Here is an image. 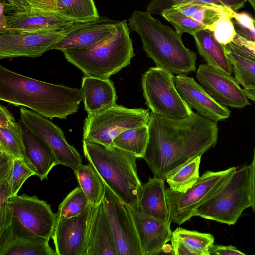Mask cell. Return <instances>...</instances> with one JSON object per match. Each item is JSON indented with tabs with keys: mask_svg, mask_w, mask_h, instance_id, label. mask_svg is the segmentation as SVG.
I'll list each match as a JSON object with an SVG mask.
<instances>
[{
	"mask_svg": "<svg viewBox=\"0 0 255 255\" xmlns=\"http://www.w3.org/2000/svg\"><path fill=\"white\" fill-rule=\"evenodd\" d=\"M149 139L143 158L154 177L165 180L190 160L216 146L217 123L193 112L172 119L151 112Z\"/></svg>",
	"mask_w": 255,
	"mask_h": 255,
	"instance_id": "1",
	"label": "cell"
},
{
	"mask_svg": "<svg viewBox=\"0 0 255 255\" xmlns=\"http://www.w3.org/2000/svg\"><path fill=\"white\" fill-rule=\"evenodd\" d=\"M0 100L26 107L52 120L67 119L78 112L81 89L36 80L0 65Z\"/></svg>",
	"mask_w": 255,
	"mask_h": 255,
	"instance_id": "2",
	"label": "cell"
},
{
	"mask_svg": "<svg viewBox=\"0 0 255 255\" xmlns=\"http://www.w3.org/2000/svg\"><path fill=\"white\" fill-rule=\"evenodd\" d=\"M128 21L129 29L139 36L143 49L156 67L173 75L196 71V54L185 47L181 34L147 11H134Z\"/></svg>",
	"mask_w": 255,
	"mask_h": 255,
	"instance_id": "3",
	"label": "cell"
},
{
	"mask_svg": "<svg viewBox=\"0 0 255 255\" xmlns=\"http://www.w3.org/2000/svg\"><path fill=\"white\" fill-rule=\"evenodd\" d=\"M84 156L105 184L128 206L138 205L142 184L136 156L114 146L83 139Z\"/></svg>",
	"mask_w": 255,
	"mask_h": 255,
	"instance_id": "4",
	"label": "cell"
},
{
	"mask_svg": "<svg viewBox=\"0 0 255 255\" xmlns=\"http://www.w3.org/2000/svg\"><path fill=\"white\" fill-rule=\"evenodd\" d=\"M129 28L126 20L119 21L112 32L93 46L63 51L69 63L85 76L109 79L128 66L134 56Z\"/></svg>",
	"mask_w": 255,
	"mask_h": 255,
	"instance_id": "5",
	"label": "cell"
},
{
	"mask_svg": "<svg viewBox=\"0 0 255 255\" xmlns=\"http://www.w3.org/2000/svg\"><path fill=\"white\" fill-rule=\"evenodd\" d=\"M252 204L251 166L236 170L221 190L199 207L194 216L234 225Z\"/></svg>",
	"mask_w": 255,
	"mask_h": 255,
	"instance_id": "6",
	"label": "cell"
},
{
	"mask_svg": "<svg viewBox=\"0 0 255 255\" xmlns=\"http://www.w3.org/2000/svg\"><path fill=\"white\" fill-rule=\"evenodd\" d=\"M8 202L12 221L2 233L49 240L52 238L56 215L50 204L36 196L25 194L10 197Z\"/></svg>",
	"mask_w": 255,
	"mask_h": 255,
	"instance_id": "7",
	"label": "cell"
},
{
	"mask_svg": "<svg viewBox=\"0 0 255 255\" xmlns=\"http://www.w3.org/2000/svg\"><path fill=\"white\" fill-rule=\"evenodd\" d=\"M150 113L148 109H130L116 104L88 115L83 138L112 146L114 139L125 130L147 125Z\"/></svg>",
	"mask_w": 255,
	"mask_h": 255,
	"instance_id": "8",
	"label": "cell"
},
{
	"mask_svg": "<svg viewBox=\"0 0 255 255\" xmlns=\"http://www.w3.org/2000/svg\"><path fill=\"white\" fill-rule=\"evenodd\" d=\"M237 170L232 167L219 171H207L184 193L165 189L171 222L181 225L194 216L197 209L217 193Z\"/></svg>",
	"mask_w": 255,
	"mask_h": 255,
	"instance_id": "9",
	"label": "cell"
},
{
	"mask_svg": "<svg viewBox=\"0 0 255 255\" xmlns=\"http://www.w3.org/2000/svg\"><path fill=\"white\" fill-rule=\"evenodd\" d=\"M145 103L151 112L172 119H182L193 111L177 91L174 76L158 67H151L141 78Z\"/></svg>",
	"mask_w": 255,
	"mask_h": 255,
	"instance_id": "10",
	"label": "cell"
},
{
	"mask_svg": "<svg viewBox=\"0 0 255 255\" xmlns=\"http://www.w3.org/2000/svg\"><path fill=\"white\" fill-rule=\"evenodd\" d=\"M20 116L22 124L49 146L58 164L67 166L74 170L82 164L81 155L68 142L60 128L47 118L24 107L20 108Z\"/></svg>",
	"mask_w": 255,
	"mask_h": 255,
	"instance_id": "11",
	"label": "cell"
},
{
	"mask_svg": "<svg viewBox=\"0 0 255 255\" xmlns=\"http://www.w3.org/2000/svg\"><path fill=\"white\" fill-rule=\"evenodd\" d=\"M103 203L114 236L119 255H143L128 205L106 184Z\"/></svg>",
	"mask_w": 255,
	"mask_h": 255,
	"instance_id": "12",
	"label": "cell"
},
{
	"mask_svg": "<svg viewBox=\"0 0 255 255\" xmlns=\"http://www.w3.org/2000/svg\"><path fill=\"white\" fill-rule=\"evenodd\" d=\"M65 36L64 29L35 33H1L0 59L40 57L45 52L53 49Z\"/></svg>",
	"mask_w": 255,
	"mask_h": 255,
	"instance_id": "13",
	"label": "cell"
},
{
	"mask_svg": "<svg viewBox=\"0 0 255 255\" xmlns=\"http://www.w3.org/2000/svg\"><path fill=\"white\" fill-rule=\"evenodd\" d=\"M196 78L209 95L220 104L233 108L251 105L235 78L207 63L199 65Z\"/></svg>",
	"mask_w": 255,
	"mask_h": 255,
	"instance_id": "14",
	"label": "cell"
},
{
	"mask_svg": "<svg viewBox=\"0 0 255 255\" xmlns=\"http://www.w3.org/2000/svg\"><path fill=\"white\" fill-rule=\"evenodd\" d=\"M93 207L90 205L78 216L56 222L51 238L57 255H85L88 222Z\"/></svg>",
	"mask_w": 255,
	"mask_h": 255,
	"instance_id": "15",
	"label": "cell"
},
{
	"mask_svg": "<svg viewBox=\"0 0 255 255\" xmlns=\"http://www.w3.org/2000/svg\"><path fill=\"white\" fill-rule=\"evenodd\" d=\"M174 82L182 99L199 115L216 122L230 117L231 111L227 107L212 98L194 78L186 74H179L174 76Z\"/></svg>",
	"mask_w": 255,
	"mask_h": 255,
	"instance_id": "16",
	"label": "cell"
},
{
	"mask_svg": "<svg viewBox=\"0 0 255 255\" xmlns=\"http://www.w3.org/2000/svg\"><path fill=\"white\" fill-rule=\"evenodd\" d=\"M6 31L35 33L61 30L76 23L56 11L31 8L20 12H11L5 15Z\"/></svg>",
	"mask_w": 255,
	"mask_h": 255,
	"instance_id": "17",
	"label": "cell"
},
{
	"mask_svg": "<svg viewBox=\"0 0 255 255\" xmlns=\"http://www.w3.org/2000/svg\"><path fill=\"white\" fill-rule=\"evenodd\" d=\"M119 21L104 17L83 22H76L64 29L65 37L53 48L64 51L89 48L114 30Z\"/></svg>",
	"mask_w": 255,
	"mask_h": 255,
	"instance_id": "18",
	"label": "cell"
},
{
	"mask_svg": "<svg viewBox=\"0 0 255 255\" xmlns=\"http://www.w3.org/2000/svg\"><path fill=\"white\" fill-rule=\"evenodd\" d=\"M128 206L131 213L143 255H158L171 241L170 225L143 212L139 206Z\"/></svg>",
	"mask_w": 255,
	"mask_h": 255,
	"instance_id": "19",
	"label": "cell"
},
{
	"mask_svg": "<svg viewBox=\"0 0 255 255\" xmlns=\"http://www.w3.org/2000/svg\"><path fill=\"white\" fill-rule=\"evenodd\" d=\"M85 255H119L103 201L93 207L89 218Z\"/></svg>",
	"mask_w": 255,
	"mask_h": 255,
	"instance_id": "20",
	"label": "cell"
},
{
	"mask_svg": "<svg viewBox=\"0 0 255 255\" xmlns=\"http://www.w3.org/2000/svg\"><path fill=\"white\" fill-rule=\"evenodd\" d=\"M19 122L23 130L24 160L41 181L46 179L52 168L58 164L57 160L49 146L20 120Z\"/></svg>",
	"mask_w": 255,
	"mask_h": 255,
	"instance_id": "21",
	"label": "cell"
},
{
	"mask_svg": "<svg viewBox=\"0 0 255 255\" xmlns=\"http://www.w3.org/2000/svg\"><path fill=\"white\" fill-rule=\"evenodd\" d=\"M81 89L88 115L116 104L118 96L114 84L110 79L85 75L82 79Z\"/></svg>",
	"mask_w": 255,
	"mask_h": 255,
	"instance_id": "22",
	"label": "cell"
},
{
	"mask_svg": "<svg viewBox=\"0 0 255 255\" xmlns=\"http://www.w3.org/2000/svg\"><path fill=\"white\" fill-rule=\"evenodd\" d=\"M165 189L164 180L149 177L147 182L141 185L138 205L147 215L170 225Z\"/></svg>",
	"mask_w": 255,
	"mask_h": 255,
	"instance_id": "23",
	"label": "cell"
},
{
	"mask_svg": "<svg viewBox=\"0 0 255 255\" xmlns=\"http://www.w3.org/2000/svg\"><path fill=\"white\" fill-rule=\"evenodd\" d=\"M49 240L0 234V255H57Z\"/></svg>",
	"mask_w": 255,
	"mask_h": 255,
	"instance_id": "24",
	"label": "cell"
},
{
	"mask_svg": "<svg viewBox=\"0 0 255 255\" xmlns=\"http://www.w3.org/2000/svg\"><path fill=\"white\" fill-rule=\"evenodd\" d=\"M199 54L208 64L229 75L233 72L225 46L215 39L213 32L207 29L198 31L192 35Z\"/></svg>",
	"mask_w": 255,
	"mask_h": 255,
	"instance_id": "25",
	"label": "cell"
},
{
	"mask_svg": "<svg viewBox=\"0 0 255 255\" xmlns=\"http://www.w3.org/2000/svg\"><path fill=\"white\" fill-rule=\"evenodd\" d=\"M73 171L90 204L95 207L100 204L104 197L105 184L94 167L89 162L82 164Z\"/></svg>",
	"mask_w": 255,
	"mask_h": 255,
	"instance_id": "26",
	"label": "cell"
},
{
	"mask_svg": "<svg viewBox=\"0 0 255 255\" xmlns=\"http://www.w3.org/2000/svg\"><path fill=\"white\" fill-rule=\"evenodd\" d=\"M56 12L75 22H83L100 18L94 0H57Z\"/></svg>",
	"mask_w": 255,
	"mask_h": 255,
	"instance_id": "27",
	"label": "cell"
},
{
	"mask_svg": "<svg viewBox=\"0 0 255 255\" xmlns=\"http://www.w3.org/2000/svg\"><path fill=\"white\" fill-rule=\"evenodd\" d=\"M149 139L147 125L128 129L113 140V146L121 149L137 158L143 157Z\"/></svg>",
	"mask_w": 255,
	"mask_h": 255,
	"instance_id": "28",
	"label": "cell"
},
{
	"mask_svg": "<svg viewBox=\"0 0 255 255\" xmlns=\"http://www.w3.org/2000/svg\"><path fill=\"white\" fill-rule=\"evenodd\" d=\"M224 46L237 82L244 88L255 89V62L238 53L231 43Z\"/></svg>",
	"mask_w": 255,
	"mask_h": 255,
	"instance_id": "29",
	"label": "cell"
},
{
	"mask_svg": "<svg viewBox=\"0 0 255 255\" xmlns=\"http://www.w3.org/2000/svg\"><path fill=\"white\" fill-rule=\"evenodd\" d=\"M201 157L198 156L193 158L166 178L171 190L184 193L194 184L199 177Z\"/></svg>",
	"mask_w": 255,
	"mask_h": 255,
	"instance_id": "30",
	"label": "cell"
},
{
	"mask_svg": "<svg viewBox=\"0 0 255 255\" xmlns=\"http://www.w3.org/2000/svg\"><path fill=\"white\" fill-rule=\"evenodd\" d=\"M0 151L15 158L25 159L23 130L20 122L14 121L6 128H0Z\"/></svg>",
	"mask_w": 255,
	"mask_h": 255,
	"instance_id": "31",
	"label": "cell"
},
{
	"mask_svg": "<svg viewBox=\"0 0 255 255\" xmlns=\"http://www.w3.org/2000/svg\"><path fill=\"white\" fill-rule=\"evenodd\" d=\"M247 0H151L146 11L151 14L160 15L163 11L174 6L185 4L216 5L236 11L244 7Z\"/></svg>",
	"mask_w": 255,
	"mask_h": 255,
	"instance_id": "32",
	"label": "cell"
},
{
	"mask_svg": "<svg viewBox=\"0 0 255 255\" xmlns=\"http://www.w3.org/2000/svg\"><path fill=\"white\" fill-rule=\"evenodd\" d=\"M172 237L181 240L197 255H210V248L214 243V238L210 234L190 231L180 227L172 232Z\"/></svg>",
	"mask_w": 255,
	"mask_h": 255,
	"instance_id": "33",
	"label": "cell"
},
{
	"mask_svg": "<svg viewBox=\"0 0 255 255\" xmlns=\"http://www.w3.org/2000/svg\"><path fill=\"white\" fill-rule=\"evenodd\" d=\"M90 205L82 189L77 187L59 204L56 213V221L78 216Z\"/></svg>",
	"mask_w": 255,
	"mask_h": 255,
	"instance_id": "34",
	"label": "cell"
},
{
	"mask_svg": "<svg viewBox=\"0 0 255 255\" xmlns=\"http://www.w3.org/2000/svg\"><path fill=\"white\" fill-rule=\"evenodd\" d=\"M161 15L174 27L177 33L181 35L184 33L192 35L198 31L207 29L202 23L174 8L164 10Z\"/></svg>",
	"mask_w": 255,
	"mask_h": 255,
	"instance_id": "35",
	"label": "cell"
},
{
	"mask_svg": "<svg viewBox=\"0 0 255 255\" xmlns=\"http://www.w3.org/2000/svg\"><path fill=\"white\" fill-rule=\"evenodd\" d=\"M36 175L24 159L14 158L11 176L8 183L9 198L17 195L22 186L30 176Z\"/></svg>",
	"mask_w": 255,
	"mask_h": 255,
	"instance_id": "36",
	"label": "cell"
},
{
	"mask_svg": "<svg viewBox=\"0 0 255 255\" xmlns=\"http://www.w3.org/2000/svg\"><path fill=\"white\" fill-rule=\"evenodd\" d=\"M232 9L216 21L208 30L211 31L215 39L225 46L233 42L236 35L232 15Z\"/></svg>",
	"mask_w": 255,
	"mask_h": 255,
	"instance_id": "37",
	"label": "cell"
},
{
	"mask_svg": "<svg viewBox=\"0 0 255 255\" xmlns=\"http://www.w3.org/2000/svg\"><path fill=\"white\" fill-rule=\"evenodd\" d=\"M9 193L7 182L0 183V234L11 225L12 216L9 205Z\"/></svg>",
	"mask_w": 255,
	"mask_h": 255,
	"instance_id": "38",
	"label": "cell"
},
{
	"mask_svg": "<svg viewBox=\"0 0 255 255\" xmlns=\"http://www.w3.org/2000/svg\"><path fill=\"white\" fill-rule=\"evenodd\" d=\"M232 47L240 54L255 62V42L247 40L236 33Z\"/></svg>",
	"mask_w": 255,
	"mask_h": 255,
	"instance_id": "39",
	"label": "cell"
},
{
	"mask_svg": "<svg viewBox=\"0 0 255 255\" xmlns=\"http://www.w3.org/2000/svg\"><path fill=\"white\" fill-rule=\"evenodd\" d=\"M14 158L10 154L0 151V183H8Z\"/></svg>",
	"mask_w": 255,
	"mask_h": 255,
	"instance_id": "40",
	"label": "cell"
},
{
	"mask_svg": "<svg viewBox=\"0 0 255 255\" xmlns=\"http://www.w3.org/2000/svg\"><path fill=\"white\" fill-rule=\"evenodd\" d=\"M209 254L216 255H245L244 253L238 250L236 247L212 245L209 249Z\"/></svg>",
	"mask_w": 255,
	"mask_h": 255,
	"instance_id": "41",
	"label": "cell"
},
{
	"mask_svg": "<svg viewBox=\"0 0 255 255\" xmlns=\"http://www.w3.org/2000/svg\"><path fill=\"white\" fill-rule=\"evenodd\" d=\"M231 15L233 20L243 27L251 29L254 27L253 17L246 12L238 13L232 10Z\"/></svg>",
	"mask_w": 255,
	"mask_h": 255,
	"instance_id": "42",
	"label": "cell"
},
{
	"mask_svg": "<svg viewBox=\"0 0 255 255\" xmlns=\"http://www.w3.org/2000/svg\"><path fill=\"white\" fill-rule=\"evenodd\" d=\"M173 255H197L196 253L189 248L181 240L172 237L171 239Z\"/></svg>",
	"mask_w": 255,
	"mask_h": 255,
	"instance_id": "43",
	"label": "cell"
},
{
	"mask_svg": "<svg viewBox=\"0 0 255 255\" xmlns=\"http://www.w3.org/2000/svg\"><path fill=\"white\" fill-rule=\"evenodd\" d=\"M34 8L45 11H56L57 0H26Z\"/></svg>",
	"mask_w": 255,
	"mask_h": 255,
	"instance_id": "44",
	"label": "cell"
},
{
	"mask_svg": "<svg viewBox=\"0 0 255 255\" xmlns=\"http://www.w3.org/2000/svg\"><path fill=\"white\" fill-rule=\"evenodd\" d=\"M233 21L237 34L247 40L255 42V19L254 20V27L251 29L242 27L233 20Z\"/></svg>",
	"mask_w": 255,
	"mask_h": 255,
	"instance_id": "45",
	"label": "cell"
},
{
	"mask_svg": "<svg viewBox=\"0 0 255 255\" xmlns=\"http://www.w3.org/2000/svg\"><path fill=\"white\" fill-rule=\"evenodd\" d=\"M12 12H20L30 9L32 7L26 0H6Z\"/></svg>",
	"mask_w": 255,
	"mask_h": 255,
	"instance_id": "46",
	"label": "cell"
},
{
	"mask_svg": "<svg viewBox=\"0 0 255 255\" xmlns=\"http://www.w3.org/2000/svg\"><path fill=\"white\" fill-rule=\"evenodd\" d=\"M15 121L12 114L2 105L0 106V128H6Z\"/></svg>",
	"mask_w": 255,
	"mask_h": 255,
	"instance_id": "47",
	"label": "cell"
},
{
	"mask_svg": "<svg viewBox=\"0 0 255 255\" xmlns=\"http://www.w3.org/2000/svg\"><path fill=\"white\" fill-rule=\"evenodd\" d=\"M251 166V184L252 194V207L255 213V146L254 150V155Z\"/></svg>",
	"mask_w": 255,
	"mask_h": 255,
	"instance_id": "48",
	"label": "cell"
},
{
	"mask_svg": "<svg viewBox=\"0 0 255 255\" xmlns=\"http://www.w3.org/2000/svg\"><path fill=\"white\" fill-rule=\"evenodd\" d=\"M7 3L4 4L0 2V33L6 31V18L4 14V9Z\"/></svg>",
	"mask_w": 255,
	"mask_h": 255,
	"instance_id": "49",
	"label": "cell"
},
{
	"mask_svg": "<svg viewBox=\"0 0 255 255\" xmlns=\"http://www.w3.org/2000/svg\"><path fill=\"white\" fill-rule=\"evenodd\" d=\"M243 90L249 99L255 102V89L244 88Z\"/></svg>",
	"mask_w": 255,
	"mask_h": 255,
	"instance_id": "50",
	"label": "cell"
},
{
	"mask_svg": "<svg viewBox=\"0 0 255 255\" xmlns=\"http://www.w3.org/2000/svg\"><path fill=\"white\" fill-rule=\"evenodd\" d=\"M252 6L255 13V0H247Z\"/></svg>",
	"mask_w": 255,
	"mask_h": 255,
	"instance_id": "51",
	"label": "cell"
}]
</instances>
